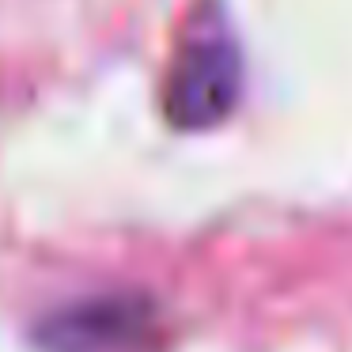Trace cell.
<instances>
[{"label":"cell","mask_w":352,"mask_h":352,"mask_svg":"<svg viewBox=\"0 0 352 352\" xmlns=\"http://www.w3.org/2000/svg\"><path fill=\"white\" fill-rule=\"evenodd\" d=\"M243 91V54L216 4H201L178 34L163 84V110L178 129H212L235 110Z\"/></svg>","instance_id":"6da1fadb"},{"label":"cell","mask_w":352,"mask_h":352,"mask_svg":"<svg viewBox=\"0 0 352 352\" xmlns=\"http://www.w3.org/2000/svg\"><path fill=\"white\" fill-rule=\"evenodd\" d=\"M160 337V314L144 296H95L38 322L46 352H148Z\"/></svg>","instance_id":"7a4b0ae2"}]
</instances>
